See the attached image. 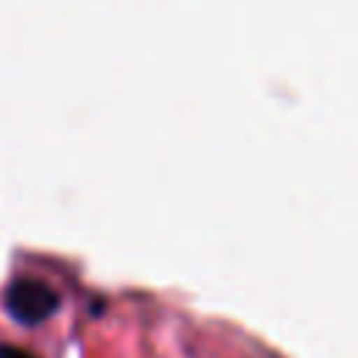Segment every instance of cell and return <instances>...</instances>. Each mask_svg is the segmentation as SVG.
Returning a JSON list of instances; mask_svg holds the SVG:
<instances>
[{"label":"cell","mask_w":358,"mask_h":358,"mask_svg":"<svg viewBox=\"0 0 358 358\" xmlns=\"http://www.w3.org/2000/svg\"><path fill=\"white\" fill-rule=\"evenodd\" d=\"M0 358H36V355H31V352H28V350H22V347L0 344Z\"/></svg>","instance_id":"obj_2"},{"label":"cell","mask_w":358,"mask_h":358,"mask_svg":"<svg viewBox=\"0 0 358 358\" xmlns=\"http://www.w3.org/2000/svg\"><path fill=\"white\" fill-rule=\"evenodd\" d=\"M59 308V294L34 277H20L6 288V310L22 324H39Z\"/></svg>","instance_id":"obj_1"}]
</instances>
